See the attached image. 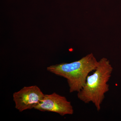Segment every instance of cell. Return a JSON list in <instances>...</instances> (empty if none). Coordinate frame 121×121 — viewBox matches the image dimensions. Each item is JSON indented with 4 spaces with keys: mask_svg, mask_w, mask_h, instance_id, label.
Masks as SVG:
<instances>
[{
    "mask_svg": "<svg viewBox=\"0 0 121 121\" xmlns=\"http://www.w3.org/2000/svg\"><path fill=\"white\" fill-rule=\"evenodd\" d=\"M44 95L36 85L24 87L13 94L15 108L20 112L35 109L43 99Z\"/></svg>",
    "mask_w": 121,
    "mask_h": 121,
    "instance_id": "3",
    "label": "cell"
},
{
    "mask_svg": "<svg viewBox=\"0 0 121 121\" xmlns=\"http://www.w3.org/2000/svg\"><path fill=\"white\" fill-rule=\"evenodd\" d=\"M113 68L109 60L103 58L98 61L97 68L87 76L82 89L78 93V99L85 104L91 103L98 111L101 106L106 93L109 91V81Z\"/></svg>",
    "mask_w": 121,
    "mask_h": 121,
    "instance_id": "1",
    "label": "cell"
},
{
    "mask_svg": "<svg viewBox=\"0 0 121 121\" xmlns=\"http://www.w3.org/2000/svg\"><path fill=\"white\" fill-rule=\"evenodd\" d=\"M35 109L43 112L57 113L62 116L72 115L74 112L71 102L64 96L56 93L44 95L43 99Z\"/></svg>",
    "mask_w": 121,
    "mask_h": 121,
    "instance_id": "4",
    "label": "cell"
},
{
    "mask_svg": "<svg viewBox=\"0 0 121 121\" xmlns=\"http://www.w3.org/2000/svg\"><path fill=\"white\" fill-rule=\"evenodd\" d=\"M98 61L91 53L72 62L61 63L49 66L47 70L66 78L70 93H78L82 89L89 74L97 68Z\"/></svg>",
    "mask_w": 121,
    "mask_h": 121,
    "instance_id": "2",
    "label": "cell"
}]
</instances>
